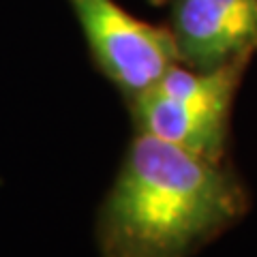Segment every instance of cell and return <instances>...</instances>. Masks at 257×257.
<instances>
[{"mask_svg": "<svg viewBox=\"0 0 257 257\" xmlns=\"http://www.w3.org/2000/svg\"><path fill=\"white\" fill-rule=\"evenodd\" d=\"M246 210L223 161L138 133L96 216L101 257H189Z\"/></svg>", "mask_w": 257, "mask_h": 257, "instance_id": "cell-1", "label": "cell"}, {"mask_svg": "<svg viewBox=\"0 0 257 257\" xmlns=\"http://www.w3.org/2000/svg\"><path fill=\"white\" fill-rule=\"evenodd\" d=\"M99 69L135 99L180 62L172 30L126 13L116 0H69Z\"/></svg>", "mask_w": 257, "mask_h": 257, "instance_id": "cell-2", "label": "cell"}, {"mask_svg": "<svg viewBox=\"0 0 257 257\" xmlns=\"http://www.w3.org/2000/svg\"><path fill=\"white\" fill-rule=\"evenodd\" d=\"M172 35L191 69L248 58L257 47V0H176Z\"/></svg>", "mask_w": 257, "mask_h": 257, "instance_id": "cell-3", "label": "cell"}, {"mask_svg": "<svg viewBox=\"0 0 257 257\" xmlns=\"http://www.w3.org/2000/svg\"><path fill=\"white\" fill-rule=\"evenodd\" d=\"M140 133L178 146L197 157L223 161L229 107L174 99L157 88L131 101Z\"/></svg>", "mask_w": 257, "mask_h": 257, "instance_id": "cell-4", "label": "cell"}]
</instances>
